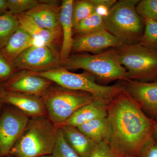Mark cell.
I'll list each match as a JSON object with an SVG mask.
<instances>
[{
    "label": "cell",
    "instance_id": "6da1fadb",
    "mask_svg": "<svg viewBox=\"0 0 157 157\" xmlns=\"http://www.w3.org/2000/svg\"><path fill=\"white\" fill-rule=\"evenodd\" d=\"M107 118L112 130L109 144L112 149L124 157H138L154 134L155 121L124 90L107 105Z\"/></svg>",
    "mask_w": 157,
    "mask_h": 157
},
{
    "label": "cell",
    "instance_id": "7a4b0ae2",
    "mask_svg": "<svg viewBox=\"0 0 157 157\" xmlns=\"http://www.w3.org/2000/svg\"><path fill=\"white\" fill-rule=\"evenodd\" d=\"M58 128L47 116L30 118L9 155L16 157H40L52 155Z\"/></svg>",
    "mask_w": 157,
    "mask_h": 157
},
{
    "label": "cell",
    "instance_id": "3957f363",
    "mask_svg": "<svg viewBox=\"0 0 157 157\" xmlns=\"http://www.w3.org/2000/svg\"><path fill=\"white\" fill-rule=\"evenodd\" d=\"M138 0H121L104 18V29L124 45L139 43L144 31V20L136 10Z\"/></svg>",
    "mask_w": 157,
    "mask_h": 157
},
{
    "label": "cell",
    "instance_id": "277c9868",
    "mask_svg": "<svg viewBox=\"0 0 157 157\" xmlns=\"http://www.w3.org/2000/svg\"><path fill=\"white\" fill-rule=\"evenodd\" d=\"M67 70L82 69L105 82L128 80L125 68L121 64L116 48L97 54H73L62 62Z\"/></svg>",
    "mask_w": 157,
    "mask_h": 157
},
{
    "label": "cell",
    "instance_id": "5b68a950",
    "mask_svg": "<svg viewBox=\"0 0 157 157\" xmlns=\"http://www.w3.org/2000/svg\"><path fill=\"white\" fill-rule=\"evenodd\" d=\"M41 98L47 117L57 128L76 110L98 98L90 93L68 89L55 83Z\"/></svg>",
    "mask_w": 157,
    "mask_h": 157
},
{
    "label": "cell",
    "instance_id": "8992f818",
    "mask_svg": "<svg viewBox=\"0 0 157 157\" xmlns=\"http://www.w3.org/2000/svg\"><path fill=\"white\" fill-rule=\"evenodd\" d=\"M34 73L62 87L90 93L96 98L106 101H111L123 90L120 85L107 86L98 84L95 77L86 71L74 73L61 67L46 72Z\"/></svg>",
    "mask_w": 157,
    "mask_h": 157
},
{
    "label": "cell",
    "instance_id": "52a82bcc",
    "mask_svg": "<svg viewBox=\"0 0 157 157\" xmlns=\"http://www.w3.org/2000/svg\"><path fill=\"white\" fill-rule=\"evenodd\" d=\"M120 62L131 80L157 78V50L140 43L121 45L116 48Z\"/></svg>",
    "mask_w": 157,
    "mask_h": 157
},
{
    "label": "cell",
    "instance_id": "ba28073f",
    "mask_svg": "<svg viewBox=\"0 0 157 157\" xmlns=\"http://www.w3.org/2000/svg\"><path fill=\"white\" fill-rule=\"evenodd\" d=\"M30 118L15 107L10 105L3 106L0 112V153L3 156L9 155Z\"/></svg>",
    "mask_w": 157,
    "mask_h": 157
},
{
    "label": "cell",
    "instance_id": "9c48e42d",
    "mask_svg": "<svg viewBox=\"0 0 157 157\" xmlns=\"http://www.w3.org/2000/svg\"><path fill=\"white\" fill-rule=\"evenodd\" d=\"M18 70L41 73L62 67L60 52L48 46H31L13 61Z\"/></svg>",
    "mask_w": 157,
    "mask_h": 157
},
{
    "label": "cell",
    "instance_id": "30bf717a",
    "mask_svg": "<svg viewBox=\"0 0 157 157\" xmlns=\"http://www.w3.org/2000/svg\"><path fill=\"white\" fill-rule=\"evenodd\" d=\"M54 82L35 73L18 70L3 82L8 91L29 94L41 97Z\"/></svg>",
    "mask_w": 157,
    "mask_h": 157
},
{
    "label": "cell",
    "instance_id": "8fae6325",
    "mask_svg": "<svg viewBox=\"0 0 157 157\" xmlns=\"http://www.w3.org/2000/svg\"><path fill=\"white\" fill-rule=\"evenodd\" d=\"M121 45L114 36L104 29L90 33L77 35L73 37L71 53L88 52L97 54Z\"/></svg>",
    "mask_w": 157,
    "mask_h": 157
},
{
    "label": "cell",
    "instance_id": "7c38bea8",
    "mask_svg": "<svg viewBox=\"0 0 157 157\" xmlns=\"http://www.w3.org/2000/svg\"><path fill=\"white\" fill-rule=\"evenodd\" d=\"M121 85L144 112L157 117V81L145 82L128 79Z\"/></svg>",
    "mask_w": 157,
    "mask_h": 157
},
{
    "label": "cell",
    "instance_id": "4fadbf2b",
    "mask_svg": "<svg viewBox=\"0 0 157 157\" xmlns=\"http://www.w3.org/2000/svg\"><path fill=\"white\" fill-rule=\"evenodd\" d=\"M16 16L20 25L36 41L39 46H49L60 52L58 50L59 47L61 49L63 42V33L61 25L56 28L48 29L37 25L33 20L27 14H22Z\"/></svg>",
    "mask_w": 157,
    "mask_h": 157
},
{
    "label": "cell",
    "instance_id": "5bb4252c",
    "mask_svg": "<svg viewBox=\"0 0 157 157\" xmlns=\"http://www.w3.org/2000/svg\"><path fill=\"white\" fill-rule=\"evenodd\" d=\"M0 103L15 107L30 118L47 116V112L41 97L6 91Z\"/></svg>",
    "mask_w": 157,
    "mask_h": 157
},
{
    "label": "cell",
    "instance_id": "9a60e30c",
    "mask_svg": "<svg viewBox=\"0 0 157 157\" xmlns=\"http://www.w3.org/2000/svg\"><path fill=\"white\" fill-rule=\"evenodd\" d=\"M36 6L25 12L41 27L48 29L56 28L60 25L61 5L57 1H39Z\"/></svg>",
    "mask_w": 157,
    "mask_h": 157
},
{
    "label": "cell",
    "instance_id": "2e32d148",
    "mask_svg": "<svg viewBox=\"0 0 157 157\" xmlns=\"http://www.w3.org/2000/svg\"><path fill=\"white\" fill-rule=\"evenodd\" d=\"M110 101L96 98L76 110L60 126L67 125L77 128L94 120L107 117V105Z\"/></svg>",
    "mask_w": 157,
    "mask_h": 157
},
{
    "label": "cell",
    "instance_id": "e0dca14e",
    "mask_svg": "<svg viewBox=\"0 0 157 157\" xmlns=\"http://www.w3.org/2000/svg\"><path fill=\"white\" fill-rule=\"evenodd\" d=\"M73 0H64L61 4L60 25L63 42L60 55L62 62L70 56L73 40Z\"/></svg>",
    "mask_w": 157,
    "mask_h": 157
},
{
    "label": "cell",
    "instance_id": "ac0fdd59",
    "mask_svg": "<svg viewBox=\"0 0 157 157\" xmlns=\"http://www.w3.org/2000/svg\"><path fill=\"white\" fill-rule=\"evenodd\" d=\"M65 139L81 157H90L97 144L76 127L63 125L59 127Z\"/></svg>",
    "mask_w": 157,
    "mask_h": 157
},
{
    "label": "cell",
    "instance_id": "d6986e66",
    "mask_svg": "<svg viewBox=\"0 0 157 157\" xmlns=\"http://www.w3.org/2000/svg\"><path fill=\"white\" fill-rule=\"evenodd\" d=\"M39 46L33 39L20 25L12 35L0 52L10 61L13 62L20 55L31 46Z\"/></svg>",
    "mask_w": 157,
    "mask_h": 157
},
{
    "label": "cell",
    "instance_id": "ffe728a7",
    "mask_svg": "<svg viewBox=\"0 0 157 157\" xmlns=\"http://www.w3.org/2000/svg\"><path fill=\"white\" fill-rule=\"evenodd\" d=\"M77 128L97 144L110 142L112 130L107 117L94 120Z\"/></svg>",
    "mask_w": 157,
    "mask_h": 157
},
{
    "label": "cell",
    "instance_id": "44dd1931",
    "mask_svg": "<svg viewBox=\"0 0 157 157\" xmlns=\"http://www.w3.org/2000/svg\"><path fill=\"white\" fill-rule=\"evenodd\" d=\"M20 27L16 15L9 12L0 15V50Z\"/></svg>",
    "mask_w": 157,
    "mask_h": 157
},
{
    "label": "cell",
    "instance_id": "7402d4cb",
    "mask_svg": "<svg viewBox=\"0 0 157 157\" xmlns=\"http://www.w3.org/2000/svg\"><path fill=\"white\" fill-rule=\"evenodd\" d=\"M104 29H105L104 18L95 11L79 22L73 29V33L76 35H83Z\"/></svg>",
    "mask_w": 157,
    "mask_h": 157
},
{
    "label": "cell",
    "instance_id": "603a6c76",
    "mask_svg": "<svg viewBox=\"0 0 157 157\" xmlns=\"http://www.w3.org/2000/svg\"><path fill=\"white\" fill-rule=\"evenodd\" d=\"M96 6L91 0L74 1L73 8V29L79 22L95 12Z\"/></svg>",
    "mask_w": 157,
    "mask_h": 157
},
{
    "label": "cell",
    "instance_id": "cb8c5ba5",
    "mask_svg": "<svg viewBox=\"0 0 157 157\" xmlns=\"http://www.w3.org/2000/svg\"><path fill=\"white\" fill-rule=\"evenodd\" d=\"M144 31L139 43L141 45L157 50V21L143 19Z\"/></svg>",
    "mask_w": 157,
    "mask_h": 157
},
{
    "label": "cell",
    "instance_id": "d4e9b609",
    "mask_svg": "<svg viewBox=\"0 0 157 157\" xmlns=\"http://www.w3.org/2000/svg\"><path fill=\"white\" fill-rule=\"evenodd\" d=\"M52 155L55 157H81L68 144L59 128H58L56 142Z\"/></svg>",
    "mask_w": 157,
    "mask_h": 157
},
{
    "label": "cell",
    "instance_id": "484cf974",
    "mask_svg": "<svg viewBox=\"0 0 157 157\" xmlns=\"http://www.w3.org/2000/svg\"><path fill=\"white\" fill-rule=\"evenodd\" d=\"M136 10L143 19L157 21V0L139 1L136 6Z\"/></svg>",
    "mask_w": 157,
    "mask_h": 157
},
{
    "label": "cell",
    "instance_id": "4316f807",
    "mask_svg": "<svg viewBox=\"0 0 157 157\" xmlns=\"http://www.w3.org/2000/svg\"><path fill=\"white\" fill-rule=\"evenodd\" d=\"M39 3L38 0H7L8 12L14 15L24 14Z\"/></svg>",
    "mask_w": 157,
    "mask_h": 157
},
{
    "label": "cell",
    "instance_id": "83f0119b",
    "mask_svg": "<svg viewBox=\"0 0 157 157\" xmlns=\"http://www.w3.org/2000/svg\"><path fill=\"white\" fill-rule=\"evenodd\" d=\"M17 71L13 62L6 59L0 52V82L6 81Z\"/></svg>",
    "mask_w": 157,
    "mask_h": 157
},
{
    "label": "cell",
    "instance_id": "f1b7e54d",
    "mask_svg": "<svg viewBox=\"0 0 157 157\" xmlns=\"http://www.w3.org/2000/svg\"><path fill=\"white\" fill-rule=\"evenodd\" d=\"M90 157H125L119 154L112 149L107 142L98 144Z\"/></svg>",
    "mask_w": 157,
    "mask_h": 157
},
{
    "label": "cell",
    "instance_id": "f546056e",
    "mask_svg": "<svg viewBox=\"0 0 157 157\" xmlns=\"http://www.w3.org/2000/svg\"><path fill=\"white\" fill-rule=\"evenodd\" d=\"M138 157H157V140L154 134L141 147Z\"/></svg>",
    "mask_w": 157,
    "mask_h": 157
},
{
    "label": "cell",
    "instance_id": "4dcf8cb0",
    "mask_svg": "<svg viewBox=\"0 0 157 157\" xmlns=\"http://www.w3.org/2000/svg\"><path fill=\"white\" fill-rule=\"evenodd\" d=\"M96 6V11L103 17L107 16L109 9L116 3V0H91Z\"/></svg>",
    "mask_w": 157,
    "mask_h": 157
},
{
    "label": "cell",
    "instance_id": "1f68e13d",
    "mask_svg": "<svg viewBox=\"0 0 157 157\" xmlns=\"http://www.w3.org/2000/svg\"><path fill=\"white\" fill-rule=\"evenodd\" d=\"M8 12L7 0H0V15Z\"/></svg>",
    "mask_w": 157,
    "mask_h": 157
},
{
    "label": "cell",
    "instance_id": "d6a6232c",
    "mask_svg": "<svg viewBox=\"0 0 157 157\" xmlns=\"http://www.w3.org/2000/svg\"><path fill=\"white\" fill-rule=\"evenodd\" d=\"M6 91V90L3 86V82H0V99L3 97Z\"/></svg>",
    "mask_w": 157,
    "mask_h": 157
},
{
    "label": "cell",
    "instance_id": "836d02e7",
    "mask_svg": "<svg viewBox=\"0 0 157 157\" xmlns=\"http://www.w3.org/2000/svg\"><path fill=\"white\" fill-rule=\"evenodd\" d=\"M154 135L157 140V120L155 121L154 130Z\"/></svg>",
    "mask_w": 157,
    "mask_h": 157
},
{
    "label": "cell",
    "instance_id": "e575fe53",
    "mask_svg": "<svg viewBox=\"0 0 157 157\" xmlns=\"http://www.w3.org/2000/svg\"><path fill=\"white\" fill-rule=\"evenodd\" d=\"M40 157H55L52 155H46L42 156Z\"/></svg>",
    "mask_w": 157,
    "mask_h": 157
},
{
    "label": "cell",
    "instance_id": "d590c367",
    "mask_svg": "<svg viewBox=\"0 0 157 157\" xmlns=\"http://www.w3.org/2000/svg\"><path fill=\"white\" fill-rule=\"evenodd\" d=\"M3 105H4V104H2L1 103H0V112H1L2 108Z\"/></svg>",
    "mask_w": 157,
    "mask_h": 157
},
{
    "label": "cell",
    "instance_id": "8d00e7d4",
    "mask_svg": "<svg viewBox=\"0 0 157 157\" xmlns=\"http://www.w3.org/2000/svg\"><path fill=\"white\" fill-rule=\"evenodd\" d=\"M6 157H14V156L11 155H7V156H6Z\"/></svg>",
    "mask_w": 157,
    "mask_h": 157
},
{
    "label": "cell",
    "instance_id": "74e56055",
    "mask_svg": "<svg viewBox=\"0 0 157 157\" xmlns=\"http://www.w3.org/2000/svg\"><path fill=\"white\" fill-rule=\"evenodd\" d=\"M0 157H5L3 156L2 155H1V154L0 153Z\"/></svg>",
    "mask_w": 157,
    "mask_h": 157
}]
</instances>
